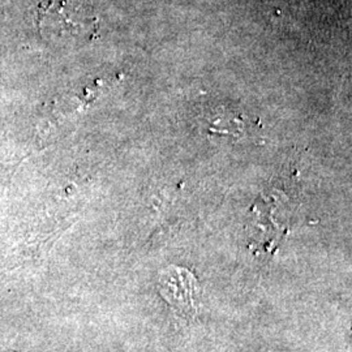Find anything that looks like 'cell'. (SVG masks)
I'll return each instance as SVG.
<instances>
[{
	"instance_id": "1",
	"label": "cell",
	"mask_w": 352,
	"mask_h": 352,
	"mask_svg": "<svg viewBox=\"0 0 352 352\" xmlns=\"http://www.w3.org/2000/svg\"><path fill=\"white\" fill-rule=\"evenodd\" d=\"M160 292L183 318L192 320L197 315L196 298L200 295V287L196 277L187 269L171 266L164 270L160 276Z\"/></svg>"
}]
</instances>
